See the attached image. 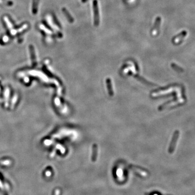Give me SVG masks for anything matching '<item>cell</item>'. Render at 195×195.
I'll return each instance as SVG.
<instances>
[{
	"instance_id": "5b68a950",
	"label": "cell",
	"mask_w": 195,
	"mask_h": 195,
	"mask_svg": "<svg viewBox=\"0 0 195 195\" xmlns=\"http://www.w3.org/2000/svg\"><path fill=\"white\" fill-rule=\"evenodd\" d=\"M93 8H94V22L95 25H98L99 24V13H98V8L97 1H94L93 2Z\"/></svg>"
},
{
	"instance_id": "3957f363",
	"label": "cell",
	"mask_w": 195,
	"mask_h": 195,
	"mask_svg": "<svg viewBox=\"0 0 195 195\" xmlns=\"http://www.w3.org/2000/svg\"><path fill=\"white\" fill-rule=\"evenodd\" d=\"M187 35V32L186 31H183L180 34L176 36L173 40V42L175 44L179 43L181 41H182L184 38Z\"/></svg>"
},
{
	"instance_id": "ba28073f",
	"label": "cell",
	"mask_w": 195,
	"mask_h": 195,
	"mask_svg": "<svg viewBox=\"0 0 195 195\" xmlns=\"http://www.w3.org/2000/svg\"><path fill=\"white\" fill-rule=\"evenodd\" d=\"M39 2L40 0H32V13L33 15H36L37 13Z\"/></svg>"
},
{
	"instance_id": "5bb4252c",
	"label": "cell",
	"mask_w": 195,
	"mask_h": 195,
	"mask_svg": "<svg viewBox=\"0 0 195 195\" xmlns=\"http://www.w3.org/2000/svg\"><path fill=\"white\" fill-rule=\"evenodd\" d=\"M86 1V0H83V1Z\"/></svg>"
},
{
	"instance_id": "8fae6325",
	"label": "cell",
	"mask_w": 195,
	"mask_h": 195,
	"mask_svg": "<svg viewBox=\"0 0 195 195\" xmlns=\"http://www.w3.org/2000/svg\"><path fill=\"white\" fill-rule=\"evenodd\" d=\"M63 12H64V14L66 15L67 17V19H68V20H69V21H71V22H72V21H73V19L72 18L71 16L70 15H69L68 12L66 10V9H63Z\"/></svg>"
},
{
	"instance_id": "6da1fadb",
	"label": "cell",
	"mask_w": 195,
	"mask_h": 195,
	"mask_svg": "<svg viewBox=\"0 0 195 195\" xmlns=\"http://www.w3.org/2000/svg\"><path fill=\"white\" fill-rule=\"evenodd\" d=\"M37 28L38 30L41 33L45 40H49L48 38H53V35L52 30L43 22L38 23L37 25Z\"/></svg>"
},
{
	"instance_id": "30bf717a",
	"label": "cell",
	"mask_w": 195,
	"mask_h": 195,
	"mask_svg": "<svg viewBox=\"0 0 195 195\" xmlns=\"http://www.w3.org/2000/svg\"><path fill=\"white\" fill-rule=\"evenodd\" d=\"M97 155V147H94L93 148V154H92V158L93 161H96Z\"/></svg>"
},
{
	"instance_id": "7a4b0ae2",
	"label": "cell",
	"mask_w": 195,
	"mask_h": 195,
	"mask_svg": "<svg viewBox=\"0 0 195 195\" xmlns=\"http://www.w3.org/2000/svg\"><path fill=\"white\" fill-rule=\"evenodd\" d=\"M178 137H179V131H177L175 133V134H174V137H173V139H172V141L171 144H170V148H169V152L170 153H173V152L174 151L176 145V143L177 142Z\"/></svg>"
},
{
	"instance_id": "277c9868",
	"label": "cell",
	"mask_w": 195,
	"mask_h": 195,
	"mask_svg": "<svg viewBox=\"0 0 195 195\" xmlns=\"http://www.w3.org/2000/svg\"><path fill=\"white\" fill-rule=\"evenodd\" d=\"M184 102V99L183 98H182L181 99H178V100H177L176 101H174V102L167 103L165 105L162 106V107H162L163 108L170 107H172V106H174L178 105L180 104L183 103Z\"/></svg>"
},
{
	"instance_id": "7c38bea8",
	"label": "cell",
	"mask_w": 195,
	"mask_h": 195,
	"mask_svg": "<svg viewBox=\"0 0 195 195\" xmlns=\"http://www.w3.org/2000/svg\"><path fill=\"white\" fill-rule=\"evenodd\" d=\"M172 67H173L176 71H177V72H183V69L181 68V67H180L179 66H177L176 64H172Z\"/></svg>"
},
{
	"instance_id": "8992f818",
	"label": "cell",
	"mask_w": 195,
	"mask_h": 195,
	"mask_svg": "<svg viewBox=\"0 0 195 195\" xmlns=\"http://www.w3.org/2000/svg\"><path fill=\"white\" fill-rule=\"evenodd\" d=\"M130 168L132 170H133L135 172H136V173L139 174L141 176H142L144 177H146L148 176V173L146 171L142 170L140 168H137V167H136V166H131Z\"/></svg>"
},
{
	"instance_id": "4fadbf2b",
	"label": "cell",
	"mask_w": 195,
	"mask_h": 195,
	"mask_svg": "<svg viewBox=\"0 0 195 195\" xmlns=\"http://www.w3.org/2000/svg\"><path fill=\"white\" fill-rule=\"evenodd\" d=\"M61 193V190L59 189H57L56 190L54 191V195H60Z\"/></svg>"
},
{
	"instance_id": "9c48e42d",
	"label": "cell",
	"mask_w": 195,
	"mask_h": 195,
	"mask_svg": "<svg viewBox=\"0 0 195 195\" xmlns=\"http://www.w3.org/2000/svg\"><path fill=\"white\" fill-rule=\"evenodd\" d=\"M10 40V37L8 35H3L0 37V43L5 44L9 42Z\"/></svg>"
},
{
	"instance_id": "52a82bcc",
	"label": "cell",
	"mask_w": 195,
	"mask_h": 195,
	"mask_svg": "<svg viewBox=\"0 0 195 195\" xmlns=\"http://www.w3.org/2000/svg\"><path fill=\"white\" fill-rule=\"evenodd\" d=\"M160 23H161V18L158 17L155 20V24H154V27H153V28H152V30L151 33H152V34L153 35H157Z\"/></svg>"
}]
</instances>
